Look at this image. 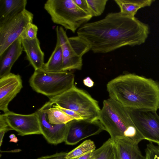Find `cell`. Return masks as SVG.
<instances>
[{"instance_id": "cell-1", "label": "cell", "mask_w": 159, "mask_h": 159, "mask_svg": "<svg viewBox=\"0 0 159 159\" xmlns=\"http://www.w3.org/2000/svg\"><path fill=\"white\" fill-rule=\"evenodd\" d=\"M149 32L148 25L119 12L110 13L102 19L84 24L77 33L89 44L93 52L105 53L124 46L142 44Z\"/></svg>"}, {"instance_id": "cell-2", "label": "cell", "mask_w": 159, "mask_h": 159, "mask_svg": "<svg viewBox=\"0 0 159 159\" xmlns=\"http://www.w3.org/2000/svg\"><path fill=\"white\" fill-rule=\"evenodd\" d=\"M110 98L124 107L157 111L159 109V83L132 73L120 75L107 85Z\"/></svg>"}, {"instance_id": "cell-3", "label": "cell", "mask_w": 159, "mask_h": 159, "mask_svg": "<svg viewBox=\"0 0 159 159\" xmlns=\"http://www.w3.org/2000/svg\"><path fill=\"white\" fill-rule=\"evenodd\" d=\"M98 120L114 140L124 137L138 144L145 139L135 127L127 108L110 98L103 101Z\"/></svg>"}, {"instance_id": "cell-4", "label": "cell", "mask_w": 159, "mask_h": 159, "mask_svg": "<svg viewBox=\"0 0 159 159\" xmlns=\"http://www.w3.org/2000/svg\"><path fill=\"white\" fill-rule=\"evenodd\" d=\"M44 7L54 23L74 33L93 17L79 7L74 0H48Z\"/></svg>"}, {"instance_id": "cell-5", "label": "cell", "mask_w": 159, "mask_h": 159, "mask_svg": "<svg viewBox=\"0 0 159 159\" xmlns=\"http://www.w3.org/2000/svg\"><path fill=\"white\" fill-rule=\"evenodd\" d=\"M49 102L64 108L72 110L84 119L98 120L101 110L98 102L89 93L75 85L70 89L55 96L49 98Z\"/></svg>"}, {"instance_id": "cell-6", "label": "cell", "mask_w": 159, "mask_h": 159, "mask_svg": "<svg viewBox=\"0 0 159 159\" xmlns=\"http://www.w3.org/2000/svg\"><path fill=\"white\" fill-rule=\"evenodd\" d=\"M75 75L70 71L34 70L29 80L30 86L35 91L49 98L59 95L74 86Z\"/></svg>"}, {"instance_id": "cell-7", "label": "cell", "mask_w": 159, "mask_h": 159, "mask_svg": "<svg viewBox=\"0 0 159 159\" xmlns=\"http://www.w3.org/2000/svg\"><path fill=\"white\" fill-rule=\"evenodd\" d=\"M57 39L60 43L62 52V71L80 70L83 66V56L90 50L89 44L78 36L68 37L62 26L56 28Z\"/></svg>"}, {"instance_id": "cell-8", "label": "cell", "mask_w": 159, "mask_h": 159, "mask_svg": "<svg viewBox=\"0 0 159 159\" xmlns=\"http://www.w3.org/2000/svg\"><path fill=\"white\" fill-rule=\"evenodd\" d=\"M33 14L26 9L0 25V55L20 37L28 25L33 23Z\"/></svg>"}, {"instance_id": "cell-9", "label": "cell", "mask_w": 159, "mask_h": 159, "mask_svg": "<svg viewBox=\"0 0 159 159\" xmlns=\"http://www.w3.org/2000/svg\"><path fill=\"white\" fill-rule=\"evenodd\" d=\"M126 108L135 127L145 139L159 145V116L157 111Z\"/></svg>"}, {"instance_id": "cell-10", "label": "cell", "mask_w": 159, "mask_h": 159, "mask_svg": "<svg viewBox=\"0 0 159 159\" xmlns=\"http://www.w3.org/2000/svg\"><path fill=\"white\" fill-rule=\"evenodd\" d=\"M68 131L65 143L73 145L88 137L97 135L104 130L99 121L73 120L67 123Z\"/></svg>"}, {"instance_id": "cell-11", "label": "cell", "mask_w": 159, "mask_h": 159, "mask_svg": "<svg viewBox=\"0 0 159 159\" xmlns=\"http://www.w3.org/2000/svg\"><path fill=\"white\" fill-rule=\"evenodd\" d=\"M3 114L10 127L16 131L18 135L42 134L36 111L30 114L24 115L10 111Z\"/></svg>"}, {"instance_id": "cell-12", "label": "cell", "mask_w": 159, "mask_h": 159, "mask_svg": "<svg viewBox=\"0 0 159 159\" xmlns=\"http://www.w3.org/2000/svg\"><path fill=\"white\" fill-rule=\"evenodd\" d=\"M46 104L36 111L38 114L42 134L49 143L57 145L65 142L68 131V125L51 124L45 111Z\"/></svg>"}, {"instance_id": "cell-13", "label": "cell", "mask_w": 159, "mask_h": 159, "mask_svg": "<svg viewBox=\"0 0 159 159\" xmlns=\"http://www.w3.org/2000/svg\"><path fill=\"white\" fill-rule=\"evenodd\" d=\"M23 87L20 76L10 73L0 78V110L4 113L10 111L9 103Z\"/></svg>"}, {"instance_id": "cell-14", "label": "cell", "mask_w": 159, "mask_h": 159, "mask_svg": "<svg viewBox=\"0 0 159 159\" xmlns=\"http://www.w3.org/2000/svg\"><path fill=\"white\" fill-rule=\"evenodd\" d=\"M21 36L11 44L0 55V78L9 74L15 62L22 53Z\"/></svg>"}, {"instance_id": "cell-15", "label": "cell", "mask_w": 159, "mask_h": 159, "mask_svg": "<svg viewBox=\"0 0 159 159\" xmlns=\"http://www.w3.org/2000/svg\"><path fill=\"white\" fill-rule=\"evenodd\" d=\"M21 42L27 58L34 70L42 69L45 63L44 54L41 48L37 37L31 40L22 38Z\"/></svg>"}, {"instance_id": "cell-16", "label": "cell", "mask_w": 159, "mask_h": 159, "mask_svg": "<svg viewBox=\"0 0 159 159\" xmlns=\"http://www.w3.org/2000/svg\"><path fill=\"white\" fill-rule=\"evenodd\" d=\"M119 159H146L138 144L124 137L114 140Z\"/></svg>"}, {"instance_id": "cell-17", "label": "cell", "mask_w": 159, "mask_h": 159, "mask_svg": "<svg viewBox=\"0 0 159 159\" xmlns=\"http://www.w3.org/2000/svg\"><path fill=\"white\" fill-rule=\"evenodd\" d=\"M26 0H0V25L25 10Z\"/></svg>"}, {"instance_id": "cell-18", "label": "cell", "mask_w": 159, "mask_h": 159, "mask_svg": "<svg viewBox=\"0 0 159 159\" xmlns=\"http://www.w3.org/2000/svg\"><path fill=\"white\" fill-rule=\"evenodd\" d=\"M119 6L120 12L126 15L134 17L141 8L150 6L155 1L153 0H115Z\"/></svg>"}, {"instance_id": "cell-19", "label": "cell", "mask_w": 159, "mask_h": 159, "mask_svg": "<svg viewBox=\"0 0 159 159\" xmlns=\"http://www.w3.org/2000/svg\"><path fill=\"white\" fill-rule=\"evenodd\" d=\"M45 111L48 119L51 124H66L74 120L62 111L55 105H52L48 101L46 102Z\"/></svg>"}, {"instance_id": "cell-20", "label": "cell", "mask_w": 159, "mask_h": 159, "mask_svg": "<svg viewBox=\"0 0 159 159\" xmlns=\"http://www.w3.org/2000/svg\"><path fill=\"white\" fill-rule=\"evenodd\" d=\"M63 57L61 46L57 39L55 48L48 61L44 63L42 69L49 72H58L62 71Z\"/></svg>"}, {"instance_id": "cell-21", "label": "cell", "mask_w": 159, "mask_h": 159, "mask_svg": "<svg viewBox=\"0 0 159 159\" xmlns=\"http://www.w3.org/2000/svg\"><path fill=\"white\" fill-rule=\"evenodd\" d=\"M90 159H119L114 140L109 139L93 152Z\"/></svg>"}, {"instance_id": "cell-22", "label": "cell", "mask_w": 159, "mask_h": 159, "mask_svg": "<svg viewBox=\"0 0 159 159\" xmlns=\"http://www.w3.org/2000/svg\"><path fill=\"white\" fill-rule=\"evenodd\" d=\"M95 149L94 142L90 139L86 140L77 147L67 152L65 159H76L93 152Z\"/></svg>"}, {"instance_id": "cell-23", "label": "cell", "mask_w": 159, "mask_h": 159, "mask_svg": "<svg viewBox=\"0 0 159 159\" xmlns=\"http://www.w3.org/2000/svg\"><path fill=\"white\" fill-rule=\"evenodd\" d=\"M92 16L101 15L104 12L107 0H86Z\"/></svg>"}, {"instance_id": "cell-24", "label": "cell", "mask_w": 159, "mask_h": 159, "mask_svg": "<svg viewBox=\"0 0 159 159\" xmlns=\"http://www.w3.org/2000/svg\"><path fill=\"white\" fill-rule=\"evenodd\" d=\"M147 159H159V145H155L152 142L147 145L145 150Z\"/></svg>"}, {"instance_id": "cell-25", "label": "cell", "mask_w": 159, "mask_h": 159, "mask_svg": "<svg viewBox=\"0 0 159 159\" xmlns=\"http://www.w3.org/2000/svg\"><path fill=\"white\" fill-rule=\"evenodd\" d=\"M38 31L37 26L33 23H30L22 34V38L28 40H33L37 38Z\"/></svg>"}, {"instance_id": "cell-26", "label": "cell", "mask_w": 159, "mask_h": 159, "mask_svg": "<svg viewBox=\"0 0 159 159\" xmlns=\"http://www.w3.org/2000/svg\"><path fill=\"white\" fill-rule=\"evenodd\" d=\"M12 130V129L9 125L3 114H1L0 115V133H5L8 131Z\"/></svg>"}, {"instance_id": "cell-27", "label": "cell", "mask_w": 159, "mask_h": 159, "mask_svg": "<svg viewBox=\"0 0 159 159\" xmlns=\"http://www.w3.org/2000/svg\"><path fill=\"white\" fill-rule=\"evenodd\" d=\"M67 153L66 152H57L52 155L41 157L37 159H65Z\"/></svg>"}, {"instance_id": "cell-28", "label": "cell", "mask_w": 159, "mask_h": 159, "mask_svg": "<svg viewBox=\"0 0 159 159\" xmlns=\"http://www.w3.org/2000/svg\"><path fill=\"white\" fill-rule=\"evenodd\" d=\"M74 0L75 3L81 9L92 16L91 10L87 3L86 0Z\"/></svg>"}, {"instance_id": "cell-29", "label": "cell", "mask_w": 159, "mask_h": 159, "mask_svg": "<svg viewBox=\"0 0 159 159\" xmlns=\"http://www.w3.org/2000/svg\"><path fill=\"white\" fill-rule=\"evenodd\" d=\"M57 106L68 116L72 117L74 120L83 119L75 111L72 110L62 108L56 105Z\"/></svg>"}, {"instance_id": "cell-30", "label": "cell", "mask_w": 159, "mask_h": 159, "mask_svg": "<svg viewBox=\"0 0 159 159\" xmlns=\"http://www.w3.org/2000/svg\"><path fill=\"white\" fill-rule=\"evenodd\" d=\"M84 85L89 87H91L94 85V82L91 78L87 77L84 79L83 81Z\"/></svg>"}, {"instance_id": "cell-31", "label": "cell", "mask_w": 159, "mask_h": 159, "mask_svg": "<svg viewBox=\"0 0 159 159\" xmlns=\"http://www.w3.org/2000/svg\"><path fill=\"white\" fill-rule=\"evenodd\" d=\"M93 155V152L79 157L76 159H90Z\"/></svg>"}, {"instance_id": "cell-32", "label": "cell", "mask_w": 159, "mask_h": 159, "mask_svg": "<svg viewBox=\"0 0 159 159\" xmlns=\"http://www.w3.org/2000/svg\"><path fill=\"white\" fill-rule=\"evenodd\" d=\"M18 141V139L17 137H15L13 139H10V142H13L15 143H17Z\"/></svg>"}, {"instance_id": "cell-33", "label": "cell", "mask_w": 159, "mask_h": 159, "mask_svg": "<svg viewBox=\"0 0 159 159\" xmlns=\"http://www.w3.org/2000/svg\"><path fill=\"white\" fill-rule=\"evenodd\" d=\"M15 137L16 136L14 134H11L9 136V138L11 139Z\"/></svg>"}]
</instances>
